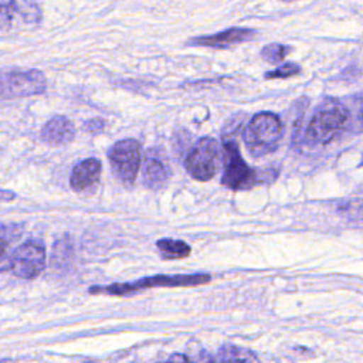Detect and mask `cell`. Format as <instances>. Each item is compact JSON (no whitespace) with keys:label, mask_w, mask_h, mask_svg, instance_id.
I'll return each mask as SVG.
<instances>
[{"label":"cell","mask_w":363,"mask_h":363,"mask_svg":"<svg viewBox=\"0 0 363 363\" xmlns=\"http://www.w3.org/2000/svg\"><path fill=\"white\" fill-rule=\"evenodd\" d=\"M282 130L279 116L272 112H258L244 129V143L252 156H265L277 149Z\"/></svg>","instance_id":"obj_1"},{"label":"cell","mask_w":363,"mask_h":363,"mask_svg":"<svg viewBox=\"0 0 363 363\" xmlns=\"http://www.w3.org/2000/svg\"><path fill=\"white\" fill-rule=\"evenodd\" d=\"M346 121V108L336 101H326L313 113L306 128V140L312 145H326L340 133Z\"/></svg>","instance_id":"obj_2"},{"label":"cell","mask_w":363,"mask_h":363,"mask_svg":"<svg viewBox=\"0 0 363 363\" xmlns=\"http://www.w3.org/2000/svg\"><path fill=\"white\" fill-rule=\"evenodd\" d=\"M47 79L38 69H10L0 72V99L43 94Z\"/></svg>","instance_id":"obj_3"},{"label":"cell","mask_w":363,"mask_h":363,"mask_svg":"<svg viewBox=\"0 0 363 363\" xmlns=\"http://www.w3.org/2000/svg\"><path fill=\"white\" fill-rule=\"evenodd\" d=\"M210 281L207 274H194V275H156L145 279H139L132 284H112L108 286H92L91 292H105L111 295H123L140 289H147L153 286H196L203 285Z\"/></svg>","instance_id":"obj_4"},{"label":"cell","mask_w":363,"mask_h":363,"mask_svg":"<svg viewBox=\"0 0 363 363\" xmlns=\"http://www.w3.org/2000/svg\"><path fill=\"white\" fill-rule=\"evenodd\" d=\"M220 164V147L216 139L201 138L190 149L186 157V169L191 177L200 182L213 179Z\"/></svg>","instance_id":"obj_5"},{"label":"cell","mask_w":363,"mask_h":363,"mask_svg":"<svg viewBox=\"0 0 363 363\" xmlns=\"http://www.w3.org/2000/svg\"><path fill=\"white\" fill-rule=\"evenodd\" d=\"M223 176L221 183L233 190L250 189L257 182L255 172L241 157L240 149L234 140L223 143Z\"/></svg>","instance_id":"obj_6"},{"label":"cell","mask_w":363,"mask_h":363,"mask_svg":"<svg viewBox=\"0 0 363 363\" xmlns=\"http://www.w3.org/2000/svg\"><path fill=\"white\" fill-rule=\"evenodd\" d=\"M109 163L113 174L125 186L135 182L140 166V146L135 139H123L116 142L109 153Z\"/></svg>","instance_id":"obj_7"},{"label":"cell","mask_w":363,"mask_h":363,"mask_svg":"<svg viewBox=\"0 0 363 363\" xmlns=\"http://www.w3.org/2000/svg\"><path fill=\"white\" fill-rule=\"evenodd\" d=\"M45 267V250L40 241L28 240L23 242L11 255L10 271L18 278L31 279Z\"/></svg>","instance_id":"obj_8"},{"label":"cell","mask_w":363,"mask_h":363,"mask_svg":"<svg viewBox=\"0 0 363 363\" xmlns=\"http://www.w3.org/2000/svg\"><path fill=\"white\" fill-rule=\"evenodd\" d=\"M143 182L149 189H162L167 184L172 170L166 153L159 147H150L146 150L142 162Z\"/></svg>","instance_id":"obj_9"},{"label":"cell","mask_w":363,"mask_h":363,"mask_svg":"<svg viewBox=\"0 0 363 363\" xmlns=\"http://www.w3.org/2000/svg\"><path fill=\"white\" fill-rule=\"evenodd\" d=\"M255 31L250 28H241V27H233L228 30H224L221 33L213 34V35H203V37H194L187 41L189 45L194 47H210V48H227L235 44L245 43L254 37Z\"/></svg>","instance_id":"obj_10"},{"label":"cell","mask_w":363,"mask_h":363,"mask_svg":"<svg viewBox=\"0 0 363 363\" xmlns=\"http://www.w3.org/2000/svg\"><path fill=\"white\" fill-rule=\"evenodd\" d=\"M101 174V162L98 159L89 157L79 162L71 173V187L75 191H84L92 184H95Z\"/></svg>","instance_id":"obj_11"},{"label":"cell","mask_w":363,"mask_h":363,"mask_svg":"<svg viewBox=\"0 0 363 363\" xmlns=\"http://www.w3.org/2000/svg\"><path fill=\"white\" fill-rule=\"evenodd\" d=\"M75 128L72 122L65 116L51 118L41 130V138L44 142L51 145H64L74 139Z\"/></svg>","instance_id":"obj_12"},{"label":"cell","mask_w":363,"mask_h":363,"mask_svg":"<svg viewBox=\"0 0 363 363\" xmlns=\"http://www.w3.org/2000/svg\"><path fill=\"white\" fill-rule=\"evenodd\" d=\"M201 363H259V360L250 349L227 345L223 346L214 357L207 356Z\"/></svg>","instance_id":"obj_13"},{"label":"cell","mask_w":363,"mask_h":363,"mask_svg":"<svg viewBox=\"0 0 363 363\" xmlns=\"http://www.w3.org/2000/svg\"><path fill=\"white\" fill-rule=\"evenodd\" d=\"M157 248L163 258L173 259V258H184L190 254V247L180 240L173 238H163L157 241Z\"/></svg>","instance_id":"obj_14"},{"label":"cell","mask_w":363,"mask_h":363,"mask_svg":"<svg viewBox=\"0 0 363 363\" xmlns=\"http://www.w3.org/2000/svg\"><path fill=\"white\" fill-rule=\"evenodd\" d=\"M292 51L291 47L288 45H284V44H278V43H274V44H268L265 45L262 50H261V57L262 60H265L267 62H279V61H284V58Z\"/></svg>","instance_id":"obj_15"},{"label":"cell","mask_w":363,"mask_h":363,"mask_svg":"<svg viewBox=\"0 0 363 363\" xmlns=\"http://www.w3.org/2000/svg\"><path fill=\"white\" fill-rule=\"evenodd\" d=\"M299 72H301V67L298 64L286 62V64H284V65H281V67H278V68H275V69H272L269 72H265L264 77L267 79H277V78L284 79V78L294 77V75H296Z\"/></svg>","instance_id":"obj_16"},{"label":"cell","mask_w":363,"mask_h":363,"mask_svg":"<svg viewBox=\"0 0 363 363\" xmlns=\"http://www.w3.org/2000/svg\"><path fill=\"white\" fill-rule=\"evenodd\" d=\"M104 126H105V122L102 119H91L84 125V129H86L91 133H98L104 129Z\"/></svg>","instance_id":"obj_17"},{"label":"cell","mask_w":363,"mask_h":363,"mask_svg":"<svg viewBox=\"0 0 363 363\" xmlns=\"http://www.w3.org/2000/svg\"><path fill=\"white\" fill-rule=\"evenodd\" d=\"M163 363H190V362L183 354H173L167 362H163Z\"/></svg>","instance_id":"obj_18"},{"label":"cell","mask_w":363,"mask_h":363,"mask_svg":"<svg viewBox=\"0 0 363 363\" xmlns=\"http://www.w3.org/2000/svg\"><path fill=\"white\" fill-rule=\"evenodd\" d=\"M6 251H7V244H6V241H4V240H1V238H0V261L4 258Z\"/></svg>","instance_id":"obj_19"},{"label":"cell","mask_w":363,"mask_h":363,"mask_svg":"<svg viewBox=\"0 0 363 363\" xmlns=\"http://www.w3.org/2000/svg\"><path fill=\"white\" fill-rule=\"evenodd\" d=\"M359 119H360V123L363 126V102H362V106H360V112H359Z\"/></svg>","instance_id":"obj_20"},{"label":"cell","mask_w":363,"mask_h":363,"mask_svg":"<svg viewBox=\"0 0 363 363\" xmlns=\"http://www.w3.org/2000/svg\"><path fill=\"white\" fill-rule=\"evenodd\" d=\"M282 1H294V0H282Z\"/></svg>","instance_id":"obj_21"}]
</instances>
